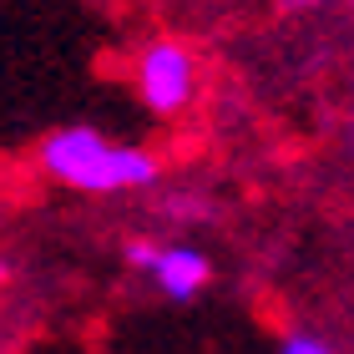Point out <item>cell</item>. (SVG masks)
<instances>
[{
  "label": "cell",
  "instance_id": "cell-1",
  "mask_svg": "<svg viewBox=\"0 0 354 354\" xmlns=\"http://www.w3.org/2000/svg\"><path fill=\"white\" fill-rule=\"evenodd\" d=\"M36 167L51 177V183L76 187V192H96V198L147 192V187H157V177H162L157 152L137 147V142L102 137L96 127H56L36 147Z\"/></svg>",
  "mask_w": 354,
  "mask_h": 354
},
{
  "label": "cell",
  "instance_id": "cell-2",
  "mask_svg": "<svg viewBox=\"0 0 354 354\" xmlns=\"http://www.w3.org/2000/svg\"><path fill=\"white\" fill-rule=\"evenodd\" d=\"M132 91L157 122L183 117L198 96V56L172 36H152L132 61Z\"/></svg>",
  "mask_w": 354,
  "mask_h": 354
},
{
  "label": "cell",
  "instance_id": "cell-3",
  "mask_svg": "<svg viewBox=\"0 0 354 354\" xmlns=\"http://www.w3.org/2000/svg\"><path fill=\"white\" fill-rule=\"evenodd\" d=\"M127 268L147 273L152 288L172 304L198 299L207 283H213V259L198 243H152V238H127L122 243Z\"/></svg>",
  "mask_w": 354,
  "mask_h": 354
},
{
  "label": "cell",
  "instance_id": "cell-4",
  "mask_svg": "<svg viewBox=\"0 0 354 354\" xmlns=\"http://www.w3.org/2000/svg\"><path fill=\"white\" fill-rule=\"evenodd\" d=\"M279 354H339L324 334H314V329H288L283 339H279Z\"/></svg>",
  "mask_w": 354,
  "mask_h": 354
},
{
  "label": "cell",
  "instance_id": "cell-5",
  "mask_svg": "<svg viewBox=\"0 0 354 354\" xmlns=\"http://www.w3.org/2000/svg\"><path fill=\"white\" fill-rule=\"evenodd\" d=\"M162 213H167V218H207V207H198V203L187 198V203H167Z\"/></svg>",
  "mask_w": 354,
  "mask_h": 354
},
{
  "label": "cell",
  "instance_id": "cell-6",
  "mask_svg": "<svg viewBox=\"0 0 354 354\" xmlns=\"http://www.w3.org/2000/svg\"><path fill=\"white\" fill-rule=\"evenodd\" d=\"M279 6H288V10H319L324 0H279Z\"/></svg>",
  "mask_w": 354,
  "mask_h": 354
},
{
  "label": "cell",
  "instance_id": "cell-7",
  "mask_svg": "<svg viewBox=\"0 0 354 354\" xmlns=\"http://www.w3.org/2000/svg\"><path fill=\"white\" fill-rule=\"evenodd\" d=\"M10 273H15V263L6 259V253H0V283H10Z\"/></svg>",
  "mask_w": 354,
  "mask_h": 354
},
{
  "label": "cell",
  "instance_id": "cell-8",
  "mask_svg": "<svg viewBox=\"0 0 354 354\" xmlns=\"http://www.w3.org/2000/svg\"><path fill=\"white\" fill-rule=\"evenodd\" d=\"M349 6H354V0H349Z\"/></svg>",
  "mask_w": 354,
  "mask_h": 354
}]
</instances>
